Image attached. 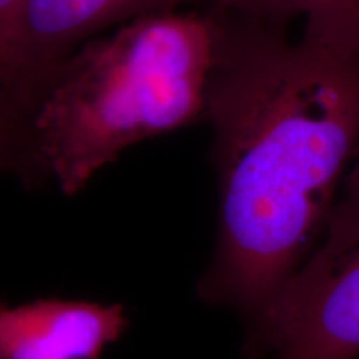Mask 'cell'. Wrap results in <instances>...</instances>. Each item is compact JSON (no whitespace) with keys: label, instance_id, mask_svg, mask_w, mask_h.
<instances>
[{"label":"cell","instance_id":"obj_1","mask_svg":"<svg viewBox=\"0 0 359 359\" xmlns=\"http://www.w3.org/2000/svg\"><path fill=\"white\" fill-rule=\"evenodd\" d=\"M218 230L196 294L248 320L311 253L359 156V55L208 6Z\"/></svg>","mask_w":359,"mask_h":359},{"label":"cell","instance_id":"obj_2","mask_svg":"<svg viewBox=\"0 0 359 359\" xmlns=\"http://www.w3.org/2000/svg\"><path fill=\"white\" fill-rule=\"evenodd\" d=\"M218 35L208 6L150 13L13 93L40 185L74 196L130 147L203 120Z\"/></svg>","mask_w":359,"mask_h":359},{"label":"cell","instance_id":"obj_3","mask_svg":"<svg viewBox=\"0 0 359 359\" xmlns=\"http://www.w3.org/2000/svg\"><path fill=\"white\" fill-rule=\"evenodd\" d=\"M245 321L250 359H359V156L311 253Z\"/></svg>","mask_w":359,"mask_h":359},{"label":"cell","instance_id":"obj_4","mask_svg":"<svg viewBox=\"0 0 359 359\" xmlns=\"http://www.w3.org/2000/svg\"><path fill=\"white\" fill-rule=\"evenodd\" d=\"M200 2L208 0H22L11 40L7 92L17 93L114 25Z\"/></svg>","mask_w":359,"mask_h":359},{"label":"cell","instance_id":"obj_5","mask_svg":"<svg viewBox=\"0 0 359 359\" xmlns=\"http://www.w3.org/2000/svg\"><path fill=\"white\" fill-rule=\"evenodd\" d=\"M128 325L122 304L60 298L0 303V359H102Z\"/></svg>","mask_w":359,"mask_h":359},{"label":"cell","instance_id":"obj_6","mask_svg":"<svg viewBox=\"0 0 359 359\" xmlns=\"http://www.w3.org/2000/svg\"><path fill=\"white\" fill-rule=\"evenodd\" d=\"M208 6L263 20L302 24V34L359 55V0H208Z\"/></svg>","mask_w":359,"mask_h":359},{"label":"cell","instance_id":"obj_7","mask_svg":"<svg viewBox=\"0 0 359 359\" xmlns=\"http://www.w3.org/2000/svg\"><path fill=\"white\" fill-rule=\"evenodd\" d=\"M0 173L13 175L27 187H40L19 107L0 85Z\"/></svg>","mask_w":359,"mask_h":359},{"label":"cell","instance_id":"obj_8","mask_svg":"<svg viewBox=\"0 0 359 359\" xmlns=\"http://www.w3.org/2000/svg\"><path fill=\"white\" fill-rule=\"evenodd\" d=\"M22 0H0V85L6 88L8 79L11 40ZM7 90V88H6Z\"/></svg>","mask_w":359,"mask_h":359}]
</instances>
